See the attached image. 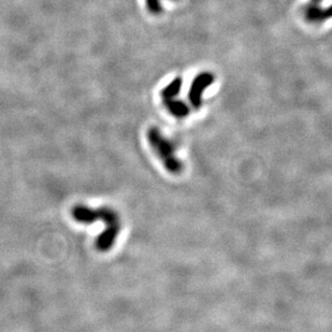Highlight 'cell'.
I'll return each mask as SVG.
<instances>
[{"mask_svg":"<svg viewBox=\"0 0 332 332\" xmlns=\"http://www.w3.org/2000/svg\"><path fill=\"white\" fill-rule=\"evenodd\" d=\"M303 16L309 23L319 24L327 21L331 16L330 8H324L320 5H314L309 3L303 7Z\"/></svg>","mask_w":332,"mask_h":332,"instance_id":"cell-5","label":"cell"},{"mask_svg":"<svg viewBox=\"0 0 332 332\" xmlns=\"http://www.w3.org/2000/svg\"><path fill=\"white\" fill-rule=\"evenodd\" d=\"M183 80L182 78H175L173 81H171L163 90H162V98L163 103L168 110V112L176 117V118H185L189 115L190 110L188 106L183 101V100L178 99V95L182 89Z\"/></svg>","mask_w":332,"mask_h":332,"instance_id":"cell-3","label":"cell"},{"mask_svg":"<svg viewBox=\"0 0 332 332\" xmlns=\"http://www.w3.org/2000/svg\"><path fill=\"white\" fill-rule=\"evenodd\" d=\"M71 215L75 221L84 225L93 224L96 220H101L106 227L104 233L100 234L96 239V248L101 253H105L113 247L120 231L119 217L114 210L106 207L93 209L79 205L73 207Z\"/></svg>","mask_w":332,"mask_h":332,"instance_id":"cell-1","label":"cell"},{"mask_svg":"<svg viewBox=\"0 0 332 332\" xmlns=\"http://www.w3.org/2000/svg\"><path fill=\"white\" fill-rule=\"evenodd\" d=\"M146 8L150 13L159 14L163 11L162 8V0H145Z\"/></svg>","mask_w":332,"mask_h":332,"instance_id":"cell-6","label":"cell"},{"mask_svg":"<svg viewBox=\"0 0 332 332\" xmlns=\"http://www.w3.org/2000/svg\"><path fill=\"white\" fill-rule=\"evenodd\" d=\"M214 81H215L214 74L208 71L200 72L194 78L192 85H190L189 88L188 98H189L190 105H192L196 110L200 109L201 106H202V96L205 90L209 86L212 85Z\"/></svg>","mask_w":332,"mask_h":332,"instance_id":"cell-4","label":"cell"},{"mask_svg":"<svg viewBox=\"0 0 332 332\" xmlns=\"http://www.w3.org/2000/svg\"><path fill=\"white\" fill-rule=\"evenodd\" d=\"M147 141L154 149L155 154L163 163L164 167L171 174H180L183 171V163L175 154V146L167 139L157 127H150L147 130Z\"/></svg>","mask_w":332,"mask_h":332,"instance_id":"cell-2","label":"cell"},{"mask_svg":"<svg viewBox=\"0 0 332 332\" xmlns=\"http://www.w3.org/2000/svg\"><path fill=\"white\" fill-rule=\"evenodd\" d=\"M323 2V0H311V4H314V5H320V3Z\"/></svg>","mask_w":332,"mask_h":332,"instance_id":"cell-7","label":"cell"}]
</instances>
